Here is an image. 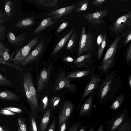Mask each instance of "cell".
<instances>
[{
  "instance_id": "cell-1",
  "label": "cell",
  "mask_w": 131,
  "mask_h": 131,
  "mask_svg": "<svg viewBox=\"0 0 131 131\" xmlns=\"http://www.w3.org/2000/svg\"><path fill=\"white\" fill-rule=\"evenodd\" d=\"M114 71H112L107 75L99 86L97 94L99 104H103L110 100L112 96L115 95L121 85L120 80Z\"/></svg>"
},
{
  "instance_id": "cell-2",
  "label": "cell",
  "mask_w": 131,
  "mask_h": 131,
  "mask_svg": "<svg viewBox=\"0 0 131 131\" xmlns=\"http://www.w3.org/2000/svg\"><path fill=\"white\" fill-rule=\"evenodd\" d=\"M121 38L120 35L117 36L109 47L98 66V70L101 72L106 73L112 67L118 45Z\"/></svg>"
},
{
  "instance_id": "cell-3",
  "label": "cell",
  "mask_w": 131,
  "mask_h": 131,
  "mask_svg": "<svg viewBox=\"0 0 131 131\" xmlns=\"http://www.w3.org/2000/svg\"><path fill=\"white\" fill-rule=\"evenodd\" d=\"M95 39L92 34L86 31L83 25L82 28L80 37L78 54L80 56L84 53H90L94 49Z\"/></svg>"
},
{
  "instance_id": "cell-4",
  "label": "cell",
  "mask_w": 131,
  "mask_h": 131,
  "mask_svg": "<svg viewBox=\"0 0 131 131\" xmlns=\"http://www.w3.org/2000/svg\"><path fill=\"white\" fill-rule=\"evenodd\" d=\"M39 38L35 37L31 40L26 46L17 49L15 56L11 60L15 64L20 63L28 55L30 50L38 42Z\"/></svg>"
},
{
  "instance_id": "cell-5",
  "label": "cell",
  "mask_w": 131,
  "mask_h": 131,
  "mask_svg": "<svg viewBox=\"0 0 131 131\" xmlns=\"http://www.w3.org/2000/svg\"><path fill=\"white\" fill-rule=\"evenodd\" d=\"M101 82V79L98 75H95L91 78L85 88L76 113L78 111L81 103L89 95L99 87Z\"/></svg>"
},
{
  "instance_id": "cell-6",
  "label": "cell",
  "mask_w": 131,
  "mask_h": 131,
  "mask_svg": "<svg viewBox=\"0 0 131 131\" xmlns=\"http://www.w3.org/2000/svg\"><path fill=\"white\" fill-rule=\"evenodd\" d=\"M128 117L127 110L125 108L112 117L106 123V131H114Z\"/></svg>"
},
{
  "instance_id": "cell-7",
  "label": "cell",
  "mask_w": 131,
  "mask_h": 131,
  "mask_svg": "<svg viewBox=\"0 0 131 131\" xmlns=\"http://www.w3.org/2000/svg\"><path fill=\"white\" fill-rule=\"evenodd\" d=\"M130 11L120 16L116 19L113 24L112 29L115 33L119 34L125 28L130 26Z\"/></svg>"
},
{
  "instance_id": "cell-8",
  "label": "cell",
  "mask_w": 131,
  "mask_h": 131,
  "mask_svg": "<svg viewBox=\"0 0 131 131\" xmlns=\"http://www.w3.org/2000/svg\"><path fill=\"white\" fill-rule=\"evenodd\" d=\"M107 9H104L88 14L82 16L90 23L95 27L104 23V22L103 18L106 16L108 13Z\"/></svg>"
},
{
  "instance_id": "cell-9",
  "label": "cell",
  "mask_w": 131,
  "mask_h": 131,
  "mask_svg": "<svg viewBox=\"0 0 131 131\" xmlns=\"http://www.w3.org/2000/svg\"><path fill=\"white\" fill-rule=\"evenodd\" d=\"M70 79L66 77L64 72L63 71L60 73L56 80L53 91H59L66 88L70 91L74 92L76 90V86L74 84L70 83Z\"/></svg>"
},
{
  "instance_id": "cell-10",
  "label": "cell",
  "mask_w": 131,
  "mask_h": 131,
  "mask_svg": "<svg viewBox=\"0 0 131 131\" xmlns=\"http://www.w3.org/2000/svg\"><path fill=\"white\" fill-rule=\"evenodd\" d=\"M45 48L44 41L43 40L30 52L27 56L20 62L22 65L25 66L38 59L43 53Z\"/></svg>"
},
{
  "instance_id": "cell-11",
  "label": "cell",
  "mask_w": 131,
  "mask_h": 131,
  "mask_svg": "<svg viewBox=\"0 0 131 131\" xmlns=\"http://www.w3.org/2000/svg\"><path fill=\"white\" fill-rule=\"evenodd\" d=\"M74 107L73 104L70 101H66L64 103L59 116V122L60 125L67 122L72 114Z\"/></svg>"
},
{
  "instance_id": "cell-12",
  "label": "cell",
  "mask_w": 131,
  "mask_h": 131,
  "mask_svg": "<svg viewBox=\"0 0 131 131\" xmlns=\"http://www.w3.org/2000/svg\"><path fill=\"white\" fill-rule=\"evenodd\" d=\"M94 93H91L81 106L78 114L80 117L85 116L88 118L90 117L92 111Z\"/></svg>"
},
{
  "instance_id": "cell-13",
  "label": "cell",
  "mask_w": 131,
  "mask_h": 131,
  "mask_svg": "<svg viewBox=\"0 0 131 131\" xmlns=\"http://www.w3.org/2000/svg\"><path fill=\"white\" fill-rule=\"evenodd\" d=\"M51 67L43 68L41 70L37 81V91L40 93L43 90L49 79L50 69Z\"/></svg>"
},
{
  "instance_id": "cell-14",
  "label": "cell",
  "mask_w": 131,
  "mask_h": 131,
  "mask_svg": "<svg viewBox=\"0 0 131 131\" xmlns=\"http://www.w3.org/2000/svg\"><path fill=\"white\" fill-rule=\"evenodd\" d=\"M76 7V6L75 5L68 6L51 12L47 14V15L48 16L52 15L51 16L53 20H57L70 13Z\"/></svg>"
},
{
  "instance_id": "cell-15",
  "label": "cell",
  "mask_w": 131,
  "mask_h": 131,
  "mask_svg": "<svg viewBox=\"0 0 131 131\" xmlns=\"http://www.w3.org/2000/svg\"><path fill=\"white\" fill-rule=\"evenodd\" d=\"M26 33L24 32L15 36L11 31H9L7 35V38L8 42L11 45L16 46L22 45L26 38Z\"/></svg>"
},
{
  "instance_id": "cell-16",
  "label": "cell",
  "mask_w": 131,
  "mask_h": 131,
  "mask_svg": "<svg viewBox=\"0 0 131 131\" xmlns=\"http://www.w3.org/2000/svg\"><path fill=\"white\" fill-rule=\"evenodd\" d=\"M24 77L26 79L29 90L32 95L36 110H37L38 107V100L36 91L34 86L31 75L29 72H27L25 74Z\"/></svg>"
},
{
  "instance_id": "cell-17",
  "label": "cell",
  "mask_w": 131,
  "mask_h": 131,
  "mask_svg": "<svg viewBox=\"0 0 131 131\" xmlns=\"http://www.w3.org/2000/svg\"><path fill=\"white\" fill-rule=\"evenodd\" d=\"M92 55L88 53L81 55L74 61V63L78 68H84L92 62Z\"/></svg>"
},
{
  "instance_id": "cell-18",
  "label": "cell",
  "mask_w": 131,
  "mask_h": 131,
  "mask_svg": "<svg viewBox=\"0 0 131 131\" xmlns=\"http://www.w3.org/2000/svg\"><path fill=\"white\" fill-rule=\"evenodd\" d=\"M74 29L72 28L68 33L62 38L57 45L53 50L52 55H53L58 52L65 45L74 32Z\"/></svg>"
},
{
  "instance_id": "cell-19",
  "label": "cell",
  "mask_w": 131,
  "mask_h": 131,
  "mask_svg": "<svg viewBox=\"0 0 131 131\" xmlns=\"http://www.w3.org/2000/svg\"><path fill=\"white\" fill-rule=\"evenodd\" d=\"M5 4L4 12L8 17L13 18L16 13V6L14 1L11 0L4 1Z\"/></svg>"
},
{
  "instance_id": "cell-20",
  "label": "cell",
  "mask_w": 131,
  "mask_h": 131,
  "mask_svg": "<svg viewBox=\"0 0 131 131\" xmlns=\"http://www.w3.org/2000/svg\"><path fill=\"white\" fill-rule=\"evenodd\" d=\"M7 17L5 12H0V41L4 40L7 27L4 24L7 21Z\"/></svg>"
},
{
  "instance_id": "cell-21",
  "label": "cell",
  "mask_w": 131,
  "mask_h": 131,
  "mask_svg": "<svg viewBox=\"0 0 131 131\" xmlns=\"http://www.w3.org/2000/svg\"><path fill=\"white\" fill-rule=\"evenodd\" d=\"M23 84L24 89L28 102L33 112L36 111L32 95L30 92L26 80L24 76Z\"/></svg>"
},
{
  "instance_id": "cell-22",
  "label": "cell",
  "mask_w": 131,
  "mask_h": 131,
  "mask_svg": "<svg viewBox=\"0 0 131 131\" xmlns=\"http://www.w3.org/2000/svg\"><path fill=\"white\" fill-rule=\"evenodd\" d=\"M34 18L29 17L21 19L18 20L15 25L16 27L25 28L30 27L35 24Z\"/></svg>"
},
{
  "instance_id": "cell-23",
  "label": "cell",
  "mask_w": 131,
  "mask_h": 131,
  "mask_svg": "<svg viewBox=\"0 0 131 131\" xmlns=\"http://www.w3.org/2000/svg\"><path fill=\"white\" fill-rule=\"evenodd\" d=\"M52 18V17L50 16L43 20L34 31L33 33L34 34H38L46 28L53 25L54 22L51 21Z\"/></svg>"
},
{
  "instance_id": "cell-24",
  "label": "cell",
  "mask_w": 131,
  "mask_h": 131,
  "mask_svg": "<svg viewBox=\"0 0 131 131\" xmlns=\"http://www.w3.org/2000/svg\"><path fill=\"white\" fill-rule=\"evenodd\" d=\"M9 50L0 41V56L4 60L8 61L11 60L13 54L9 53Z\"/></svg>"
},
{
  "instance_id": "cell-25",
  "label": "cell",
  "mask_w": 131,
  "mask_h": 131,
  "mask_svg": "<svg viewBox=\"0 0 131 131\" xmlns=\"http://www.w3.org/2000/svg\"><path fill=\"white\" fill-rule=\"evenodd\" d=\"M51 114V110L48 109L43 115L41 120L40 125V131H45L49 123Z\"/></svg>"
},
{
  "instance_id": "cell-26",
  "label": "cell",
  "mask_w": 131,
  "mask_h": 131,
  "mask_svg": "<svg viewBox=\"0 0 131 131\" xmlns=\"http://www.w3.org/2000/svg\"><path fill=\"white\" fill-rule=\"evenodd\" d=\"M58 0H35L36 4L44 7H52L57 6Z\"/></svg>"
},
{
  "instance_id": "cell-27",
  "label": "cell",
  "mask_w": 131,
  "mask_h": 131,
  "mask_svg": "<svg viewBox=\"0 0 131 131\" xmlns=\"http://www.w3.org/2000/svg\"><path fill=\"white\" fill-rule=\"evenodd\" d=\"M125 100L124 94L119 95L113 102L110 107V108L114 110H117L123 103Z\"/></svg>"
},
{
  "instance_id": "cell-28",
  "label": "cell",
  "mask_w": 131,
  "mask_h": 131,
  "mask_svg": "<svg viewBox=\"0 0 131 131\" xmlns=\"http://www.w3.org/2000/svg\"><path fill=\"white\" fill-rule=\"evenodd\" d=\"M18 96L15 93L9 91L0 92V99L7 100H17Z\"/></svg>"
},
{
  "instance_id": "cell-29",
  "label": "cell",
  "mask_w": 131,
  "mask_h": 131,
  "mask_svg": "<svg viewBox=\"0 0 131 131\" xmlns=\"http://www.w3.org/2000/svg\"><path fill=\"white\" fill-rule=\"evenodd\" d=\"M131 118L128 117L114 131H131Z\"/></svg>"
},
{
  "instance_id": "cell-30",
  "label": "cell",
  "mask_w": 131,
  "mask_h": 131,
  "mask_svg": "<svg viewBox=\"0 0 131 131\" xmlns=\"http://www.w3.org/2000/svg\"><path fill=\"white\" fill-rule=\"evenodd\" d=\"M90 73L88 70L74 71L69 73L66 76L70 79L81 78L88 75Z\"/></svg>"
},
{
  "instance_id": "cell-31",
  "label": "cell",
  "mask_w": 131,
  "mask_h": 131,
  "mask_svg": "<svg viewBox=\"0 0 131 131\" xmlns=\"http://www.w3.org/2000/svg\"><path fill=\"white\" fill-rule=\"evenodd\" d=\"M107 35L104 34L102 40L98 49L97 58L98 61L100 60L102 56L103 51L106 44Z\"/></svg>"
},
{
  "instance_id": "cell-32",
  "label": "cell",
  "mask_w": 131,
  "mask_h": 131,
  "mask_svg": "<svg viewBox=\"0 0 131 131\" xmlns=\"http://www.w3.org/2000/svg\"><path fill=\"white\" fill-rule=\"evenodd\" d=\"M77 34L76 32H74L66 46V48L69 50L72 49L75 46L77 42Z\"/></svg>"
},
{
  "instance_id": "cell-33",
  "label": "cell",
  "mask_w": 131,
  "mask_h": 131,
  "mask_svg": "<svg viewBox=\"0 0 131 131\" xmlns=\"http://www.w3.org/2000/svg\"><path fill=\"white\" fill-rule=\"evenodd\" d=\"M89 1L88 0H83L77 3L79 6L76 10V12H80L86 10L88 8Z\"/></svg>"
},
{
  "instance_id": "cell-34",
  "label": "cell",
  "mask_w": 131,
  "mask_h": 131,
  "mask_svg": "<svg viewBox=\"0 0 131 131\" xmlns=\"http://www.w3.org/2000/svg\"><path fill=\"white\" fill-rule=\"evenodd\" d=\"M131 26L129 27L128 29L123 33V35L125 38L124 43L127 44L128 43L131 39Z\"/></svg>"
},
{
  "instance_id": "cell-35",
  "label": "cell",
  "mask_w": 131,
  "mask_h": 131,
  "mask_svg": "<svg viewBox=\"0 0 131 131\" xmlns=\"http://www.w3.org/2000/svg\"><path fill=\"white\" fill-rule=\"evenodd\" d=\"M30 131H38L36 123L34 116L31 114L30 118Z\"/></svg>"
},
{
  "instance_id": "cell-36",
  "label": "cell",
  "mask_w": 131,
  "mask_h": 131,
  "mask_svg": "<svg viewBox=\"0 0 131 131\" xmlns=\"http://www.w3.org/2000/svg\"><path fill=\"white\" fill-rule=\"evenodd\" d=\"M0 63L8 65L19 70L21 71L22 70V69L21 68L15 65H14L12 63H9L8 61L4 60L1 57H0Z\"/></svg>"
},
{
  "instance_id": "cell-37",
  "label": "cell",
  "mask_w": 131,
  "mask_h": 131,
  "mask_svg": "<svg viewBox=\"0 0 131 131\" xmlns=\"http://www.w3.org/2000/svg\"><path fill=\"white\" fill-rule=\"evenodd\" d=\"M0 85L4 86L10 85L11 83L10 81L0 74Z\"/></svg>"
},
{
  "instance_id": "cell-38",
  "label": "cell",
  "mask_w": 131,
  "mask_h": 131,
  "mask_svg": "<svg viewBox=\"0 0 131 131\" xmlns=\"http://www.w3.org/2000/svg\"><path fill=\"white\" fill-rule=\"evenodd\" d=\"M60 97L56 96L52 98L51 101L53 108H55L58 105L60 102Z\"/></svg>"
},
{
  "instance_id": "cell-39",
  "label": "cell",
  "mask_w": 131,
  "mask_h": 131,
  "mask_svg": "<svg viewBox=\"0 0 131 131\" xmlns=\"http://www.w3.org/2000/svg\"><path fill=\"white\" fill-rule=\"evenodd\" d=\"M131 60V45L128 47L127 52L126 62L127 64H129Z\"/></svg>"
},
{
  "instance_id": "cell-40",
  "label": "cell",
  "mask_w": 131,
  "mask_h": 131,
  "mask_svg": "<svg viewBox=\"0 0 131 131\" xmlns=\"http://www.w3.org/2000/svg\"><path fill=\"white\" fill-rule=\"evenodd\" d=\"M106 0H95L91 3V5L93 6L100 7L104 3Z\"/></svg>"
},
{
  "instance_id": "cell-41",
  "label": "cell",
  "mask_w": 131,
  "mask_h": 131,
  "mask_svg": "<svg viewBox=\"0 0 131 131\" xmlns=\"http://www.w3.org/2000/svg\"><path fill=\"white\" fill-rule=\"evenodd\" d=\"M82 123L78 121L72 125L68 131H78Z\"/></svg>"
},
{
  "instance_id": "cell-42",
  "label": "cell",
  "mask_w": 131,
  "mask_h": 131,
  "mask_svg": "<svg viewBox=\"0 0 131 131\" xmlns=\"http://www.w3.org/2000/svg\"><path fill=\"white\" fill-rule=\"evenodd\" d=\"M18 122L19 128L21 131H27L26 125L20 118H18Z\"/></svg>"
},
{
  "instance_id": "cell-43",
  "label": "cell",
  "mask_w": 131,
  "mask_h": 131,
  "mask_svg": "<svg viewBox=\"0 0 131 131\" xmlns=\"http://www.w3.org/2000/svg\"><path fill=\"white\" fill-rule=\"evenodd\" d=\"M68 23L65 21L58 28L57 30V33H59L66 28L68 25Z\"/></svg>"
},
{
  "instance_id": "cell-44",
  "label": "cell",
  "mask_w": 131,
  "mask_h": 131,
  "mask_svg": "<svg viewBox=\"0 0 131 131\" xmlns=\"http://www.w3.org/2000/svg\"><path fill=\"white\" fill-rule=\"evenodd\" d=\"M2 109L7 110L13 112L18 113H21L23 112L21 109L15 107H8L3 108Z\"/></svg>"
},
{
  "instance_id": "cell-45",
  "label": "cell",
  "mask_w": 131,
  "mask_h": 131,
  "mask_svg": "<svg viewBox=\"0 0 131 131\" xmlns=\"http://www.w3.org/2000/svg\"><path fill=\"white\" fill-rule=\"evenodd\" d=\"M0 113L2 115L8 116L16 115L15 113L9 110L2 109L0 110Z\"/></svg>"
},
{
  "instance_id": "cell-46",
  "label": "cell",
  "mask_w": 131,
  "mask_h": 131,
  "mask_svg": "<svg viewBox=\"0 0 131 131\" xmlns=\"http://www.w3.org/2000/svg\"><path fill=\"white\" fill-rule=\"evenodd\" d=\"M42 109L45 110L47 107L48 103V99L47 95L45 96L42 101Z\"/></svg>"
},
{
  "instance_id": "cell-47",
  "label": "cell",
  "mask_w": 131,
  "mask_h": 131,
  "mask_svg": "<svg viewBox=\"0 0 131 131\" xmlns=\"http://www.w3.org/2000/svg\"><path fill=\"white\" fill-rule=\"evenodd\" d=\"M55 121L54 120L51 124L48 131H55Z\"/></svg>"
},
{
  "instance_id": "cell-48",
  "label": "cell",
  "mask_w": 131,
  "mask_h": 131,
  "mask_svg": "<svg viewBox=\"0 0 131 131\" xmlns=\"http://www.w3.org/2000/svg\"><path fill=\"white\" fill-rule=\"evenodd\" d=\"M64 61L67 62H71L74 60V59L71 57L68 56L65 57L63 59Z\"/></svg>"
},
{
  "instance_id": "cell-49",
  "label": "cell",
  "mask_w": 131,
  "mask_h": 131,
  "mask_svg": "<svg viewBox=\"0 0 131 131\" xmlns=\"http://www.w3.org/2000/svg\"><path fill=\"white\" fill-rule=\"evenodd\" d=\"M66 122L63 123L61 125L59 131H65L66 129Z\"/></svg>"
},
{
  "instance_id": "cell-50",
  "label": "cell",
  "mask_w": 131,
  "mask_h": 131,
  "mask_svg": "<svg viewBox=\"0 0 131 131\" xmlns=\"http://www.w3.org/2000/svg\"><path fill=\"white\" fill-rule=\"evenodd\" d=\"M88 127L86 126H81L79 129L78 131H86Z\"/></svg>"
},
{
  "instance_id": "cell-51",
  "label": "cell",
  "mask_w": 131,
  "mask_h": 131,
  "mask_svg": "<svg viewBox=\"0 0 131 131\" xmlns=\"http://www.w3.org/2000/svg\"><path fill=\"white\" fill-rule=\"evenodd\" d=\"M104 125L103 124H102L100 125L97 131H104Z\"/></svg>"
},
{
  "instance_id": "cell-52",
  "label": "cell",
  "mask_w": 131,
  "mask_h": 131,
  "mask_svg": "<svg viewBox=\"0 0 131 131\" xmlns=\"http://www.w3.org/2000/svg\"><path fill=\"white\" fill-rule=\"evenodd\" d=\"M128 83L129 87L130 89H131V75L130 74L129 75L128 80Z\"/></svg>"
},
{
  "instance_id": "cell-53",
  "label": "cell",
  "mask_w": 131,
  "mask_h": 131,
  "mask_svg": "<svg viewBox=\"0 0 131 131\" xmlns=\"http://www.w3.org/2000/svg\"><path fill=\"white\" fill-rule=\"evenodd\" d=\"M95 126V125H94L92 127H91V128L89 129L88 131H95L94 129Z\"/></svg>"
},
{
  "instance_id": "cell-54",
  "label": "cell",
  "mask_w": 131,
  "mask_h": 131,
  "mask_svg": "<svg viewBox=\"0 0 131 131\" xmlns=\"http://www.w3.org/2000/svg\"><path fill=\"white\" fill-rule=\"evenodd\" d=\"M3 128L1 127H0V131H3Z\"/></svg>"
},
{
  "instance_id": "cell-55",
  "label": "cell",
  "mask_w": 131,
  "mask_h": 131,
  "mask_svg": "<svg viewBox=\"0 0 131 131\" xmlns=\"http://www.w3.org/2000/svg\"><path fill=\"white\" fill-rule=\"evenodd\" d=\"M18 131H21L19 128H18Z\"/></svg>"
},
{
  "instance_id": "cell-56",
  "label": "cell",
  "mask_w": 131,
  "mask_h": 131,
  "mask_svg": "<svg viewBox=\"0 0 131 131\" xmlns=\"http://www.w3.org/2000/svg\"></svg>"
}]
</instances>
